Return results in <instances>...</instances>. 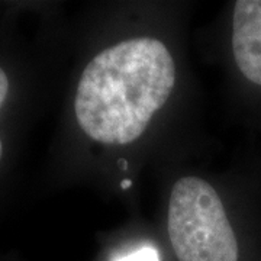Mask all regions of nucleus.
<instances>
[{
    "label": "nucleus",
    "instance_id": "nucleus-1",
    "mask_svg": "<svg viewBox=\"0 0 261 261\" xmlns=\"http://www.w3.org/2000/svg\"><path fill=\"white\" fill-rule=\"evenodd\" d=\"M174 82L173 57L160 39L119 42L84 68L74 100L77 122L100 144H130L166 105Z\"/></svg>",
    "mask_w": 261,
    "mask_h": 261
},
{
    "label": "nucleus",
    "instance_id": "nucleus-6",
    "mask_svg": "<svg viewBox=\"0 0 261 261\" xmlns=\"http://www.w3.org/2000/svg\"><path fill=\"white\" fill-rule=\"evenodd\" d=\"M130 185V181H125L123 185H122V187H126V186H129Z\"/></svg>",
    "mask_w": 261,
    "mask_h": 261
},
{
    "label": "nucleus",
    "instance_id": "nucleus-4",
    "mask_svg": "<svg viewBox=\"0 0 261 261\" xmlns=\"http://www.w3.org/2000/svg\"><path fill=\"white\" fill-rule=\"evenodd\" d=\"M116 261H160V254L152 247H142L140 250L129 252Z\"/></svg>",
    "mask_w": 261,
    "mask_h": 261
},
{
    "label": "nucleus",
    "instance_id": "nucleus-2",
    "mask_svg": "<svg viewBox=\"0 0 261 261\" xmlns=\"http://www.w3.org/2000/svg\"><path fill=\"white\" fill-rule=\"evenodd\" d=\"M168 235L178 261H238V243L219 195L189 176L173 186Z\"/></svg>",
    "mask_w": 261,
    "mask_h": 261
},
{
    "label": "nucleus",
    "instance_id": "nucleus-5",
    "mask_svg": "<svg viewBox=\"0 0 261 261\" xmlns=\"http://www.w3.org/2000/svg\"><path fill=\"white\" fill-rule=\"evenodd\" d=\"M10 83H9V77L6 74V71L2 68L0 65V109L2 106L5 105L6 99H8V94H9ZM3 157V142L0 140V160Z\"/></svg>",
    "mask_w": 261,
    "mask_h": 261
},
{
    "label": "nucleus",
    "instance_id": "nucleus-3",
    "mask_svg": "<svg viewBox=\"0 0 261 261\" xmlns=\"http://www.w3.org/2000/svg\"><path fill=\"white\" fill-rule=\"evenodd\" d=\"M232 53L243 75L261 86V0L235 2Z\"/></svg>",
    "mask_w": 261,
    "mask_h": 261
}]
</instances>
